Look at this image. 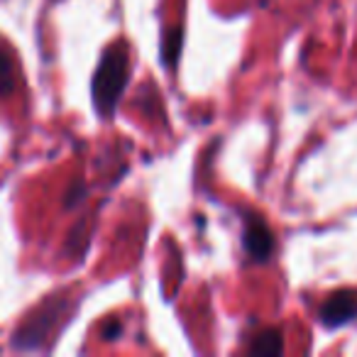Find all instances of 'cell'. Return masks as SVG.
Returning a JSON list of instances; mask_svg holds the SVG:
<instances>
[{
  "label": "cell",
  "mask_w": 357,
  "mask_h": 357,
  "mask_svg": "<svg viewBox=\"0 0 357 357\" xmlns=\"http://www.w3.org/2000/svg\"><path fill=\"white\" fill-rule=\"evenodd\" d=\"M128 76H130L128 47L123 42H118V45L105 50V54L100 56L98 71L93 76V103L103 118L113 115V110L118 108L120 96H123L125 86H128Z\"/></svg>",
  "instance_id": "obj_1"
},
{
  "label": "cell",
  "mask_w": 357,
  "mask_h": 357,
  "mask_svg": "<svg viewBox=\"0 0 357 357\" xmlns=\"http://www.w3.org/2000/svg\"><path fill=\"white\" fill-rule=\"evenodd\" d=\"M64 316V301H50L40 308V313L30 318L22 326V331L15 333V345L22 350H35L40 347V342L45 340L47 331L56 323V318Z\"/></svg>",
  "instance_id": "obj_2"
},
{
  "label": "cell",
  "mask_w": 357,
  "mask_h": 357,
  "mask_svg": "<svg viewBox=\"0 0 357 357\" xmlns=\"http://www.w3.org/2000/svg\"><path fill=\"white\" fill-rule=\"evenodd\" d=\"M318 318L326 328H340L345 323L357 318V291L352 289H342L335 291L333 296L326 298V303L318 311Z\"/></svg>",
  "instance_id": "obj_3"
},
{
  "label": "cell",
  "mask_w": 357,
  "mask_h": 357,
  "mask_svg": "<svg viewBox=\"0 0 357 357\" xmlns=\"http://www.w3.org/2000/svg\"><path fill=\"white\" fill-rule=\"evenodd\" d=\"M243 245H245V252H248L255 262H264V259L272 255L274 235L262 218H250L248 220L245 233H243Z\"/></svg>",
  "instance_id": "obj_4"
},
{
  "label": "cell",
  "mask_w": 357,
  "mask_h": 357,
  "mask_svg": "<svg viewBox=\"0 0 357 357\" xmlns=\"http://www.w3.org/2000/svg\"><path fill=\"white\" fill-rule=\"evenodd\" d=\"M250 352H252V355H267V357L282 355V352H284L282 331H277V328H267V331H262L257 337H255Z\"/></svg>",
  "instance_id": "obj_5"
},
{
  "label": "cell",
  "mask_w": 357,
  "mask_h": 357,
  "mask_svg": "<svg viewBox=\"0 0 357 357\" xmlns=\"http://www.w3.org/2000/svg\"><path fill=\"white\" fill-rule=\"evenodd\" d=\"M13 89H15V59L6 47H0V96H10Z\"/></svg>",
  "instance_id": "obj_6"
},
{
  "label": "cell",
  "mask_w": 357,
  "mask_h": 357,
  "mask_svg": "<svg viewBox=\"0 0 357 357\" xmlns=\"http://www.w3.org/2000/svg\"><path fill=\"white\" fill-rule=\"evenodd\" d=\"M181 35L184 32L178 30V27H172V30L164 35V61L167 66H176V59H178V52H181Z\"/></svg>",
  "instance_id": "obj_7"
},
{
  "label": "cell",
  "mask_w": 357,
  "mask_h": 357,
  "mask_svg": "<svg viewBox=\"0 0 357 357\" xmlns=\"http://www.w3.org/2000/svg\"><path fill=\"white\" fill-rule=\"evenodd\" d=\"M120 331H123L120 321H113L110 326H105V340H113L115 335H120Z\"/></svg>",
  "instance_id": "obj_8"
}]
</instances>
